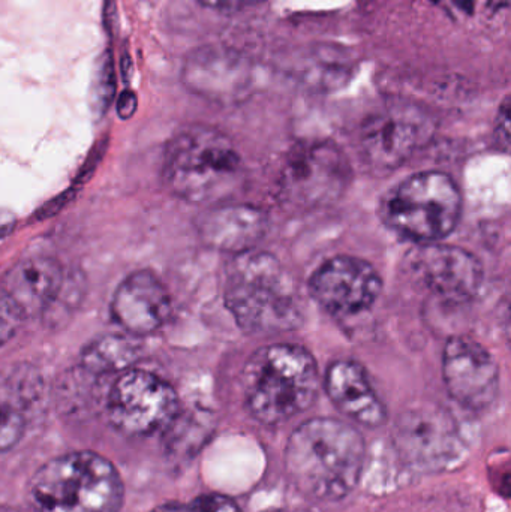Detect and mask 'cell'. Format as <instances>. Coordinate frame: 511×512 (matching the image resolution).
I'll return each mask as SVG.
<instances>
[{
	"label": "cell",
	"instance_id": "5b68a950",
	"mask_svg": "<svg viewBox=\"0 0 511 512\" xmlns=\"http://www.w3.org/2000/svg\"><path fill=\"white\" fill-rule=\"evenodd\" d=\"M123 496L119 472L93 451L50 460L29 484L33 512H119Z\"/></svg>",
	"mask_w": 511,
	"mask_h": 512
},
{
	"label": "cell",
	"instance_id": "484cf974",
	"mask_svg": "<svg viewBox=\"0 0 511 512\" xmlns=\"http://www.w3.org/2000/svg\"><path fill=\"white\" fill-rule=\"evenodd\" d=\"M137 110V96H135L134 92H126L122 93L120 96L119 104H117V113L122 119H129L132 114Z\"/></svg>",
	"mask_w": 511,
	"mask_h": 512
},
{
	"label": "cell",
	"instance_id": "30bf717a",
	"mask_svg": "<svg viewBox=\"0 0 511 512\" xmlns=\"http://www.w3.org/2000/svg\"><path fill=\"white\" fill-rule=\"evenodd\" d=\"M407 267L419 285L450 303L470 300L483 283L479 259L458 246L426 243L408 254Z\"/></svg>",
	"mask_w": 511,
	"mask_h": 512
},
{
	"label": "cell",
	"instance_id": "3957f363",
	"mask_svg": "<svg viewBox=\"0 0 511 512\" xmlns=\"http://www.w3.org/2000/svg\"><path fill=\"white\" fill-rule=\"evenodd\" d=\"M246 408L267 426L287 423L314 405L320 388L317 363L302 346L276 343L258 349L242 373Z\"/></svg>",
	"mask_w": 511,
	"mask_h": 512
},
{
	"label": "cell",
	"instance_id": "cb8c5ba5",
	"mask_svg": "<svg viewBox=\"0 0 511 512\" xmlns=\"http://www.w3.org/2000/svg\"><path fill=\"white\" fill-rule=\"evenodd\" d=\"M495 137L500 141L504 150L509 149L510 144V99H504L500 111H498L497 123H495Z\"/></svg>",
	"mask_w": 511,
	"mask_h": 512
},
{
	"label": "cell",
	"instance_id": "ffe728a7",
	"mask_svg": "<svg viewBox=\"0 0 511 512\" xmlns=\"http://www.w3.org/2000/svg\"><path fill=\"white\" fill-rule=\"evenodd\" d=\"M152 512H240L233 499L222 495H204L191 502H170Z\"/></svg>",
	"mask_w": 511,
	"mask_h": 512
},
{
	"label": "cell",
	"instance_id": "d4e9b609",
	"mask_svg": "<svg viewBox=\"0 0 511 512\" xmlns=\"http://www.w3.org/2000/svg\"><path fill=\"white\" fill-rule=\"evenodd\" d=\"M207 8L218 9V11H239L248 8L261 0H198Z\"/></svg>",
	"mask_w": 511,
	"mask_h": 512
},
{
	"label": "cell",
	"instance_id": "4fadbf2b",
	"mask_svg": "<svg viewBox=\"0 0 511 512\" xmlns=\"http://www.w3.org/2000/svg\"><path fill=\"white\" fill-rule=\"evenodd\" d=\"M396 448L408 465L417 469H440L458 456L455 423L443 411L411 409L396 423Z\"/></svg>",
	"mask_w": 511,
	"mask_h": 512
},
{
	"label": "cell",
	"instance_id": "7a4b0ae2",
	"mask_svg": "<svg viewBox=\"0 0 511 512\" xmlns=\"http://www.w3.org/2000/svg\"><path fill=\"white\" fill-rule=\"evenodd\" d=\"M222 297L246 333H282L299 327L303 319L302 297L293 276L264 252H245L228 262Z\"/></svg>",
	"mask_w": 511,
	"mask_h": 512
},
{
	"label": "cell",
	"instance_id": "ba28073f",
	"mask_svg": "<svg viewBox=\"0 0 511 512\" xmlns=\"http://www.w3.org/2000/svg\"><path fill=\"white\" fill-rule=\"evenodd\" d=\"M434 117L423 108L393 104L363 123L359 146L363 162L377 173H390L410 161L434 138Z\"/></svg>",
	"mask_w": 511,
	"mask_h": 512
},
{
	"label": "cell",
	"instance_id": "6da1fadb",
	"mask_svg": "<svg viewBox=\"0 0 511 512\" xmlns=\"http://www.w3.org/2000/svg\"><path fill=\"white\" fill-rule=\"evenodd\" d=\"M365 457V439L351 424L312 418L288 438L284 466L293 486L306 498L336 502L356 489Z\"/></svg>",
	"mask_w": 511,
	"mask_h": 512
},
{
	"label": "cell",
	"instance_id": "7c38bea8",
	"mask_svg": "<svg viewBox=\"0 0 511 512\" xmlns=\"http://www.w3.org/2000/svg\"><path fill=\"white\" fill-rule=\"evenodd\" d=\"M381 279L363 259L341 255L324 262L311 279V294L333 315L365 312L380 297Z\"/></svg>",
	"mask_w": 511,
	"mask_h": 512
},
{
	"label": "cell",
	"instance_id": "ac0fdd59",
	"mask_svg": "<svg viewBox=\"0 0 511 512\" xmlns=\"http://www.w3.org/2000/svg\"><path fill=\"white\" fill-rule=\"evenodd\" d=\"M192 92L219 102H234L248 89V69L242 60L225 50L197 51L189 57L183 71Z\"/></svg>",
	"mask_w": 511,
	"mask_h": 512
},
{
	"label": "cell",
	"instance_id": "8992f818",
	"mask_svg": "<svg viewBox=\"0 0 511 512\" xmlns=\"http://www.w3.org/2000/svg\"><path fill=\"white\" fill-rule=\"evenodd\" d=\"M462 213L461 191L440 171L408 177L387 195L383 215L390 228L413 242L438 243L453 233Z\"/></svg>",
	"mask_w": 511,
	"mask_h": 512
},
{
	"label": "cell",
	"instance_id": "d6986e66",
	"mask_svg": "<svg viewBox=\"0 0 511 512\" xmlns=\"http://www.w3.org/2000/svg\"><path fill=\"white\" fill-rule=\"evenodd\" d=\"M140 358V345L120 334H107L93 340L81 355V364L93 375L128 370Z\"/></svg>",
	"mask_w": 511,
	"mask_h": 512
},
{
	"label": "cell",
	"instance_id": "9a60e30c",
	"mask_svg": "<svg viewBox=\"0 0 511 512\" xmlns=\"http://www.w3.org/2000/svg\"><path fill=\"white\" fill-rule=\"evenodd\" d=\"M63 283V268L57 259L32 256L18 262L5 274L2 289L23 318H32L53 306Z\"/></svg>",
	"mask_w": 511,
	"mask_h": 512
},
{
	"label": "cell",
	"instance_id": "5bb4252c",
	"mask_svg": "<svg viewBox=\"0 0 511 512\" xmlns=\"http://www.w3.org/2000/svg\"><path fill=\"white\" fill-rule=\"evenodd\" d=\"M171 298L152 271L140 270L126 277L114 292L111 313L128 333L146 336L165 324Z\"/></svg>",
	"mask_w": 511,
	"mask_h": 512
},
{
	"label": "cell",
	"instance_id": "603a6c76",
	"mask_svg": "<svg viewBox=\"0 0 511 512\" xmlns=\"http://www.w3.org/2000/svg\"><path fill=\"white\" fill-rule=\"evenodd\" d=\"M21 319L23 316H21L20 310L0 288V346L14 336Z\"/></svg>",
	"mask_w": 511,
	"mask_h": 512
},
{
	"label": "cell",
	"instance_id": "7402d4cb",
	"mask_svg": "<svg viewBox=\"0 0 511 512\" xmlns=\"http://www.w3.org/2000/svg\"><path fill=\"white\" fill-rule=\"evenodd\" d=\"M95 84V105L99 113L107 110L108 104L113 101L114 90H116V80H114L113 62L111 54L105 53L99 59L98 75H96Z\"/></svg>",
	"mask_w": 511,
	"mask_h": 512
},
{
	"label": "cell",
	"instance_id": "52a82bcc",
	"mask_svg": "<svg viewBox=\"0 0 511 512\" xmlns=\"http://www.w3.org/2000/svg\"><path fill=\"white\" fill-rule=\"evenodd\" d=\"M350 182V162L339 147L302 144L291 149L279 165L276 198L288 209H320L338 201Z\"/></svg>",
	"mask_w": 511,
	"mask_h": 512
},
{
	"label": "cell",
	"instance_id": "44dd1931",
	"mask_svg": "<svg viewBox=\"0 0 511 512\" xmlns=\"http://www.w3.org/2000/svg\"><path fill=\"white\" fill-rule=\"evenodd\" d=\"M24 432V420L20 412L0 400V453L11 450Z\"/></svg>",
	"mask_w": 511,
	"mask_h": 512
},
{
	"label": "cell",
	"instance_id": "e0dca14e",
	"mask_svg": "<svg viewBox=\"0 0 511 512\" xmlns=\"http://www.w3.org/2000/svg\"><path fill=\"white\" fill-rule=\"evenodd\" d=\"M326 391L336 408L356 423L380 427L387 421V411L368 373L356 361L341 360L330 364L326 373Z\"/></svg>",
	"mask_w": 511,
	"mask_h": 512
},
{
	"label": "cell",
	"instance_id": "277c9868",
	"mask_svg": "<svg viewBox=\"0 0 511 512\" xmlns=\"http://www.w3.org/2000/svg\"><path fill=\"white\" fill-rule=\"evenodd\" d=\"M162 176L167 188L182 200L218 203L239 185L242 159L218 129L191 126L168 143Z\"/></svg>",
	"mask_w": 511,
	"mask_h": 512
},
{
	"label": "cell",
	"instance_id": "2e32d148",
	"mask_svg": "<svg viewBox=\"0 0 511 512\" xmlns=\"http://www.w3.org/2000/svg\"><path fill=\"white\" fill-rule=\"evenodd\" d=\"M197 224L198 233L207 246L239 255L254 251L266 236L269 219L257 207L233 204L203 213Z\"/></svg>",
	"mask_w": 511,
	"mask_h": 512
},
{
	"label": "cell",
	"instance_id": "9c48e42d",
	"mask_svg": "<svg viewBox=\"0 0 511 512\" xmlns=\"http://www.w3.org/2000/svg\"><path fill=\"white\" fill-rule=\"evenodd\" d=\"M107 412L114 429L140 438L173 426L179 417V399L159 376L146 370H125L111 387Z\"/></svg>",
	"mask_w": 511,
	"mask_h": 512
},
{
	"label": "cell",
	"instance_id": "8fae6325",
	"mask_svg": "<svg viewBox=\"0 0 511 512\" xmlns=\"http://www.w3.org/2000/svg\"><path fill=\"white\" fill-rule=\"evenodd\" d=\"M443 378L450 396L465 408L482 411L497 399L500 369L491 352L470 337H453L443 355Z\"/></svg>",
	"mask_w": 511,
	"mask_h": 512
}]
</instances>
